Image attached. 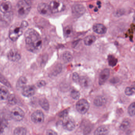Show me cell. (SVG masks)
I'll return each instance as SVG.
<instances>
[{
  "mask_svg": "<svg viewBox=\"0 0 135 135\" xmlns=\"http://www.w3.org/2000/svg\"><path fill=\"white\" fill-rule=\"evenodd\" d=\"M39 104L42 107L46 110H49V102L46 99L42 98L39 101Z\"/></svg>",
  "mask_w": 135,
  "mask_h": 135,
  "instance_id": "obj_25",
  "label": "cell"
},
{
  "mask_svg": "<svg viewBox=\"0 0 135 135\" xmlns=\"http://www.w3.org/2000/svg\"><path fill=\"white\" fill-rule=\"evenodd\" d=\"M110 75V70L108 69H105L103 70L99 75V84L102 85L104 84L109 78Z\"/></svg>",
  "mask_w": 135,
  "mask_h": 135,
  "instance_id": "obj_12",
  "label": "cell"
},
{
  "mask_svg": "<svg viewBox=\"0 0 135 135\" xmlns=\"http://www.w3.org/2000/svg\"><path fill=\"white\" fill-rule=\"evenodd\" d=\"M133 22H134L135 23V16L134 17V19H133Z\"/></svg>",
  "mask_w": 135,
  "mask_h": 135,
  "instance_id": "obj_41",
  "label": "cell"
},
{
  "mask_svg": "<svg viewBox=\"0 0 135 135\" xmlns=\"http://www.w3.org/2000/svg\"><path fill=\"white\" fill-rule=\"evenodd\" d=\"M128 113L131 116L135 115V102L132 103L128 108Z\"/></svg>",
  "mask_w": 135,
  "mask_h": 135,
  "instance_id": "obj_28",
  "label": "cell"
},
{
  "mask_svg": "<svg viewBox=\"0 0 135 135\" xmlns=\"http://www.w3.org/2000/svg\"><path fill=\"white\" fill-rule=\"evenodd\" d=\"M96 40V37L94 35H90L87 36L84 38V43L86 45L90 46L94 43Z\"/></svg>",
  "mask_w": 135,
  "mask_h": 135,
  "instance_id": "obj_20",
  "label": "cell"
},
{
  "mask_svg": "<svg viewBox=\"0 0 135 135\" xmlns=\"http://www.w3.org/2000/svg\"><path fill=\"white\" fill-rule=\"evenodd\" d=\"M8 58L10 60L12 61H16L19 60L21 58L20 54L14 50H12L8 54Z\"/></svg>",
  "mask_w": 135,
  "mask_h": 135,
  "instance_id": "obj_13",
  "label": "cell"
},
{
  "mask_svg": "<svg viewBox=\"0 0 135 135\" xmlns=\"http://www.w3.org/2000/svg\"><path fill=\"white\" fill-rule=\"evenodd\" d=\"M47 135H58L56 132L52 129H49L47 131Z\"/></svg>",
  "mask_w": 135,
  "mask_h": 135,
  "instance_id": "obj_35",
  "label": "cell"
},
{
  "mask_svg": "<svg viewBox=\"0 0 135 135\" xmlns=\"http://www.w3.org/2000/svg\"><path fill=\"white\" fill-rule=\"evenodd\" d=\"M49 6L52 13L61 12L64 10L65 7V5L63 2L57 1H51L50 3Z\"/></svg>",
  "mask_w": 135,
  "mask_h": 135,
  "instance_id": "obj_4",
  "label": "cell"
},
{
  "mask_svg": "<svg viewBox=\"0 0 135 135\" xmlns=\"http://www.w3.org/2000/svg\"><path fill=\"white\" fill-rule=\"evenodd\" d=\"M46 85V83L44 80H40L37 83V85L39 87H42Z\"/></svg>",
  "mask_w": 135,
  "mask_h": 135,
  "instance_id": "obj_34",
  "label": "cell"
},
{
  "mask_svg": "<svg viewBox=\"0 0 135 135\" xmlns=\"http://www.w3.org/2000/svg\"><path fill=\"white\" fill-rule=\"evenodd\" d=\"M36 88L33 85L26 86L22 90V94L25 97H30L35 94Z\"/></svg>",
  "mask_w": 135,
  "mask_h": 135,
  "instance_id": "obj_11",
  "label": "cell"
},
{
  "mask_svg": "<svg viewBox=\"0 0 135 135\" xmlns=\"http://www.w3.org/2000/svg\"><path fill=\"white\" fill-rule=\"evenodd\" d=\"M93 30L95 33L99 34H103L106 33L107 28L103 24L96 23L93 26Z\"/></svg>",
  "mask_w": 135,
  "mask_h": 135,
  "instance_id": "obj_14",
  "label": "cell"
},
{
  "mask_svg": "<svg viewBox=\"0 0 135 135\" xmlns=\"http://www.w3.org/2000/svg\"><path fill=\"white\" fill-rule=\"evenodd\" d=\"M97 4H98V8H101V3L100 1H98V2H97Z\"/></svg>",
  "mask_w": 135,
  "mask_h": 135,
  "instance_id": "obj_38",
  "label": "cell"
},
{
  "mask_svg": "<svg viewBox=\"0 0 135 135\" xmlns=\"http://www.w3.org/2000/svg\"></svg>",
  "mask_w": 135,
  "mask_h": 135,
  "instance_id": "obj_42",
  "label": "cell"
},
{
  "mask_svg": "<svg viewBox=\"0 0 135 135\" xmlns=\"http://www.w3.org/2000/svg\"><path fill=\"white\" fill-rule=\"evenodd\" d=\"M80 77L79 76V75L76 73H74L73 75V80L75 83H79Z\"/></svg>",
  "mask_w": 135,
  "mask_h": 135,
  "instance_id": "obj_32",
  "label": "cell"
},
{
  "mask_svg": "<svg viewBox=\"0 0 135 135\" xmlns=\"http://www.w3.org/2000/svg\"><path fill=\"white\" fill-rule=\"evenodd\" d=\"M109 130V127L107 126L103 125L98 128L95 131V135H106Z\"/></svg>",
  "mask_w": 135,
  "mask_h": 135,
  "instance_id": "obj_16",
  "label": "cell"
},
{
  "mask_svg": "<svg viewBox=\"0 0 135 135\" xmlns=\"http://www.w3.org/2000/svg\"><path fill=\"white\" fill-rule=\"evenodd\" d=\"M27 80L26 77L21 76L18 80L16 84V88L18 90H22L26 86Z\"/></svg>",
  "mask_w": 135,
  "mask_h": 135,
  "instance_id": "obj_17",
  "label": "cell"
},
{
  "mask_svg": "<svg viewBox=\"0 0 135 135\" xmlns=\"http://www.w3.org/2000/svg\"><path fill=\"white\" fill-rule=\"evenodd\" d=\"M92 7H93V6H92V5H90V8H92Z\"/></svg>",
  "mask_w": 135,
  "mask_h": 135,
  "instance_id": "obj_40",
  "label": "cell"
},
{
  "mask_svg": "<svg viewBox=\"0 0 135 135\" xmlns=\"http://www.w3.org/2000/svg\"><path fill=\"white\" fill-rule=\"evenodd\" d=\"M98 11V9L97 8H95L94 9V11L95 12H96Z\"/></svg>",
  "mask_w": 135,
  "mask_h": 135,
  "instance_id": "obj_39",
  "label": "cell"
},
{
  "mask_svg": "<svg viewBox=\"0 0 135 135\" xmlns=\"http://www.w3.org/2000/svg\"><path fill=\"white\" fill-rule=\"evenodd\" d=\"M71 95L73 99L76 100V99H79V98H80V94L79 92L78 91L76 90H73L71 92Z\"/></svg>",
  "mask_w": 135,
  "mask_h": 135,
  "instance_id": "obj_31",
  "label": "cell"
},
{
  "mask_svg": "<svg viewBox=\"0 0 135 135\" xmlns=\"http://www.w3.org/2000/svg\"><path fill=\"white\" fill-rule=\"evenodd\" d=\"M11 117L15 120L20 121L22 120L24 117V113L19 107H15L11 112Z\"/></svg>",
  "mask_w": 135,
  "mask_h": 135,
  "instance_id": "obj_6",
  "label": "cell"
},
{
  "mask_svg": "<svg viewBox=\"0 0 135 135\" xmlns=\"http://www.w3.org/2000/svg\"><path fill=\"white\" fill-rule=\"evenodd\" d=\"M108 61L109 65L111 67H114L117 65L118 60L113 55H109L108 56Z\"/></svg>",
  "mask_w": 135,
  "mask_h": 135,
  "instance_id": "obj_24",
  "label": "cell"
},
{
  "mask_svg": "<svg viewBox=\"0 0 135 135\" xmlns=\"http://www.w3.org/2000/svg\"><path fill=\"white\" fill-rule=\"evenodd\" d=\"M1 83L5 84L7 86H10V84L8 82L7 80L2 75H1Z\"/></svg>",
  "mask_w": 135,
  "mask_h": 135,
  "instance_id": "obj_33",
  "label": "cell"
},
{
  "mask_svg": "<svg viewBox=\"0 0 135 135\" xmlns=\"http://www.w3.org/2000/svg\"><path fill=\"white\" fill-rule=\"evenodd\" d=\"M63 126L66 130L72 131L75 129V124L73 119L66 117L63 120Z\"/></svg>",
  "mask_w": 135,
  "mask_h": 135,
  "instance_id": "obj_10",
  "label": "cell"
},
{
  "mask_svg": "<svg viewBox=\"0 0 135 135\" xmlns=\"http://www.w3.org/2000/svg\"><path fill=\"white\" fill-rule=\"evenodd\" d=\"M89 107V103L86 99H80L76 104V109L77 111L82 114H84L88 111Z\"/></svg>",
  "mask_w": 135,
  "mask_h": 135,
  "instance_id": "obj_5",
  "label": "cell"
},
{
  "mask_svg": "<svg viewBox=\"0 0 135 135\" xmlns=\"http://www.w3.org/2000/svg\"><path fill=\"white\" fill-rule=\"evenodd\" d=\"M73 15L76 17H79L84 14L86 12L85 7L81 4H74L72 8Z\"/></svg>",
  "mask_w": 135,
  "mask_h": 135,
  "instance_id": "obj_7",
  "label": "cell"
},
{
  "mask_svg": "<svg viewBox=\"0 0 135 135\" xmlns=\"http://www.w3.org/2000/svg\"><path fill=\"white\" fill-rule=\"evenodd\" d=\"M23 29L21 24H15L12 26L9 30V37L10 39L13 41L18 40L22 34Z\"/></svg>",
  "mask_w": 135,
  "mask_h": 135,
  "instance_id": "obj_3",
  "label": "cell"
},
{
  "mask_svg": "<svg viewBox=\"0 0 135 135\" xmlns=\"http://www.w3.org/2000/svg\"><path fill=\"white\" fill-rule=\"evenodd\" d=\"M9 95V91L7 88L4 86H1L0 91V97L1 100H4L8 99Z\"/></svg>",
  "mask_w": 135,
  "mask_h": 135,
  "instance_id": "obj_19",
  "label": "cell"
},
{
  "mask_svg": "<svg viewBox=\"0 0 135 135\" xmlns=\"http://www.w3.org/2000/svg\"><path fill=\"white\" fill-rule=\"evenodd\" d=\"M12 9V4L9 1L3 2L0 6L1 11L4 14L9 13Z\"/></svg>",
  "mask_w": 135,
  "mask_h": 135,
  "instance_id": "obj_15",
  "label": "cell"
},
{
  "mask_svg": "<svg viewBox=\"0 0 135 135\" xmlns=\"http://www.w3.org/2000/svg\"><path fill=\"white\" fill-rule=\"evenodd\" d=\"M8 101L9 104L11 105H15L17 103V99L14 94H11L9 95L8 98Z\"/></svg>",
  "mask_w": 135,
  "mask_h": 135,
  "instance_id": "obj_29",
  "label": "cell"
},
{
  "mask_svg": "<svg viewBox=\"0 0 135 135\" xmlns=\"http://www.w3.org/2000/svg\"><path fill=\"white\" fill-rule=\"evenodd\" d=\"M27 130L25 128L18 127L14 130V135H26Z\"/></svg>",
  "mask_w": 135,
  "mask_h": 135,
  "instance_id": "obj_23",
  "label": "cell"
},
{
  "mask_svg": "<svg viewBox=\"0 0 135 135\" xmlns=\"http://www.w3.org/2000/svg\"><path fill=\"white\" fill-rule=\"evenodd\" d=\"M64 33L65 37H69L73 34V30L71 26L65 27L64 30Z\"/></svg>",
  "mask_w": 135,
  "mask_h": 135,
  "instance_id": "obj_22",
  "label": "cell"
},
{
  "mask_svg": "<svg viewBox=\"0 0 135 135\" xmlns=\"http://www.w3.org/2000/svg\"><path fill=\"white\" fill-rule=\"evenodd\" d=\"M68 112L67 110H64L63 112H61L60 114V116L61 117H67V114H68Z\"/></svg>",
  "mask_w": 135,
  "mask_h": 135,
  "instance_id": "obj_36",
  "label": "cell"
},
{
  "mask_svg": "<svg viewBox=\"0 0 135 135\" xmlns=\"http://www.w3.org/2000/svg\"><path fill=\"white\" fill-rule=\"evenodd\" d=\"M125 93L127 95H131L135 94V84L131 87H128L125 90Z\"/></svg>",
  "mask_w": 135,
  "mask_h": 135,
  "instance_id": "obj_27",
  "label": "cell"
},
{
  "mask_svg": "<svg viewBox=\"0 0 135 135\" xmlns=\"http://www.w3.org/2000/svg\"><path fill=\"white\" fill-rule=\"evenodd\" d=\"M26 47L29 51L36 53L38 52L42 46L41 36L35 30L29 29L25 34Z\"/></svg>",
  "mask_w": 135,
  "mask_h": 135,
  "instance_id": "obj_1",
  "label": "cell"
},
{
  "mask_svg": "<svg viewBox=\"0 0 135 135\" xmlns=\"http://www.w3.org/2000/svg\"><path fill=\"white\" fill-rule=\"evenodd\" d=\"M73 58L72 55L71 54V53L69 52H65L64 53L63 55V59L64 61L65 62H70L71 61Z\"/></svg>",
  "mask_w": 135,
  "mask_h": 135,
  "instance_id": "obj_26",
  "label": "cell"
},
{
  "mask_svg": "<svg viewBox=\"0 0 135 135\" xmlns=\"http://www.w3.org/2000/svg\"><path fill=\"white\" fill-rule=\"evenodd\" d=\"M129 126V122L128 120H124L122 122L120 126V128L121 130H124L128 128Z\"/></svg>",
  "mask_w": 135,
  "mask_h": 135,
  "instance_id": "obj_30",
  "label": "cell"
},
{
  "mask_svg": "<svg viewBox=\"0 0 135 135\" xmlns=\"http://www.w3.org/2000/svg\"><path fill=\"white\" fill-rule=\"evenodd\" d=\"M21 24V26H22L23 29L26 28L28 26V23H27V22L25 21H23Z\"/></svg>",
  "mask_w": 135,
  "mask_h": 135,
  "instance_id": "obj_37",
  "label": "cell"
},
{
  "mask_svg": "<svg viewBox=\"0 0 135 135\" xmlns=\"http://www.w3.org/2000/svg\"><path fill=\"white\" fill-rule=\"evenodd\" d=\"M31 9V3L29 1H19L16 6L17 15L21 18H24L28 15Z\"/></svg>",
  "mask_w": 135,
  "mask_h": 135,
  "instance_id": "obj_2",
  "label": "cell"
},
{
  "mask_svg": "<svg viewBox=\"0 0 135 135\" xmlns=\"http://www.w3.org/2000/svg\"><path fill=\"white\" fill-rule=\"evenodd\" d=\"M32 121L35 123H41L43 122L45 119L44 114L41 110L35 111L31 116Z\"/></svg>",
  "mask_w": 135,
  "mask_h": 135,
  "instance_id": "obj_9",
  "label": "cell"
},
{
  "mask_svg": "<svg viewBox=\"0 0 135 135\" xmlns=\"http://www.w3.org/2000/svg\"><path fill=\"white\" fill-rule=\"evenodd\" d=\"M37 11L40 14L45 16H48L52 13L49 5L45 3H40L38 5Z\"/></svg>",
  "mask_w": 135,
  "mask_h": 135,
  "instance_id": "obj_8",
  "label": "cell"
},
{
  "mask_svg": "<svg viewBox=\"0 0 135 135\" xmlns=\"http://www.w3.org/2000/svg\"><path fill=\"white\" fill-rule=\"evenodd\" d=\"M106 102V99L103 96H99L95 99L94 103L96 106L100 107L103 105Z\"/></svg>",
  "mask_w": 135,
  "mask_h": 135,
  "instance_id": "obj_18",
  "label": "cell"
},
{
  "mask_svg": "<svg viewBox=\"0 0 135 135\" xmlns=\"http://www.w3.org/2000/svg\"><path fill=\"white\" fill-rule=\"evenodd\" d=\"M80 83L82 86L84 88H88L90 86L91 84V81L87 77L83 76L80 78Z\"/></svg>",
  "mask_w": 135,
  "mask_h": 135,
  "instance_id": "obj_21",
  "label": "cell"
}]
</instances>
